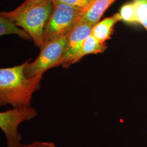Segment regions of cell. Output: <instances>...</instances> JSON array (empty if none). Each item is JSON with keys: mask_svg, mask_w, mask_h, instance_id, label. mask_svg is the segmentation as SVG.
<instances>
[{"mask_svg": "<svg viewBox=\"0 0 147 147\" xmlns=\"http://www.w3.org/2000/svg\"><path fill=\"white\" fill-rule=\"evenodd\" d=\"M18 147H56L53 142H36L28 144H20Z\"/></svg>", "mask_w": 147, "mask_h": 147, "instance_id": "obj_15", "label": "cell"}, {"mask_svg": "<svg viewBox=\"0 0 147 147\" xmlns=\"http://www.w3.org/2000/svg\"><path fill=\"white\" fill-rule=\"evenodd\" d=\"M53 8L52 0H45L14 16H2L15 22L30 34L36 45L41 47L43 35Z\"/></svg>", "mask_w": 147, "mask_h": 147, "instance_id": "obj_2", "label": "cell"}, {"mask_svg": "<svg viewBox=\"0 0 147 147\" xmlns=\"http://www.w3.org/2000/svg\"><path fill=\"white\" fill-rule=\"evenodd\" d=\"M70 5L83 11H87L95 0H52Z\"/></svg>", "mask_w": 147, "mask_h": 147, "instance_id": "obj_13", "label": "cell"}, {"mask_svg": "<svg viewBox=\"0 0 147 147\" xmlns=\"http://www.w3.org/2000/svg\"><path fill=\"white\" fill-rule=\"evenodd\" d=\"M136 5L137 16L140 22L147 31V0H132Z\"/></svg>", "mask_w": 147, "mask_h": 147, "instance_id": "obj_12", "label": "cell"}, {"mask_svg": "<svg viewBox=\"0 0 147 147\" xmlns=\"http://www.w3.org/2000/svg\"><path fill=\"white\" fill-rule=\"evenodd\" d=\"M38 115L37 111L31 106L13 108L0 113V127L5 134L7 147H18L21 143L22 136L18 131L22 122L30 121Z\"/></svg>", "mask_w": 147, "mask_h": 147, "instance_id": "obj_5", "label": "cell"}, {"mask_svg": "<svg viewBox=\"0 0 147 147\" xmlns=\"http://www.w3.org/2000/svg\"><path fill=\"white\" fill-rule=\"evenodd\" d=\"M93 27L88 24L78 22L74 27L69 33L65 51L57 67L62 65L63 68H67L71 65L75 55L78 51L84 41L92 34Z\"/></svg>", "mask_w": 147, "mask_h": 147, "instance_id": "obj_6", "label": "cell"}, {"mask_svg": "<svg viewBox=\"0 0 147 147\" xmlns=\"http://www.w3.org/2000/svg\"><path fill=\"white\" fill-rule=\"evenodd\" d=\"M13 21H11L3 17L0 16V36L11 34L18 35L24 39H30V34L24 29L18 28Z\"/></svg>", "mask_w": 147, "mask_h": 147, "instance_id": "obj_10", "label": "cell"}, {"mask_svg": "<svg viewBox=\"0 0 147 147\" xmlns=\"http://www.w3.org/2000/svg\"><path fill=\"white\" fill-rule=\"evenodd\" d=\"M107 47L106 43L101 42L90 34L86 38L78 51L75 55L71 64L78 62L86 55L104 53Z\"/></svg>", "mask_w": 147, "mask_h": 147, "instance_id": "obj_9", "label": "cell"}, {"mask_svg": "<svg viewBox=\"0 0 147 147\" xmlns=\"http://www.w3.org/2000/svg\"><path fill=\"white\" fill-rule=\"evenodd\" d=\"M68 34L44 42L40 47L38 56L32 63L27 62L25 74L28 78H32L44 72L50 68L57 67L63 56L68 41Z\"/></svg>", "mask_w": 147, "mask_h": 147, "instance_id": "obj_4", "label": "cell"}, {"mask_svg": "<svg viewBox=\"0 0 147 147\" xmlns=\"http://www.w3.org/2000/svg\"><path fill=\"white\" fill-rule=\"evenodd\" d=\"M26 62L20 65L0 69V104L13 108L31 106L33 94L40 87L42 74L32 78L25 75Z\"/></svg>", "mask_w": 147, "mask_h": 147, "instance_id": "obj_1", "label": "cell"}, {"mask_svg": "<svg viewBox=\"0 0 147 147\" xmlns=\"http://www.w3.org/2000/svg\"><path fill=\"white\" fill-rule=\"evenodd\" d=\"M53 2V11L44 33L43 44L68 34L78 24L83 13L70 5Z\"/></svg>", "mask_w": 147, "mask_h": 147, "instance_id": "obj_3", "label": "cell"}, {"mask_svg": "<svg viewBox=\"0 0 147 147\" xmlns=\"http://www.w3.org/2000/svg\"><path fill=\"white\" fill-rule=\"evenodd\" d=\"M119 21H121V18L119 13L106 18L93 27L91 34L101 42L106 43L111 39L114 31V27Z\"/></svg>", "mask_w": 147, "mask_h": 147, "instance_id": "obj_7", "label": "cell"}, {"mask_svg": "<svg viewBox=\"0 0 147 147\" xmlns=\"http://www.w3.org/2000/svg\"><path fill=\"white\" fill-rule=\"evenodd\" d=\"M116 0H95L89 8L84 12L79 22L94 26L99 22L101 16Z\"/></svg>", "mask_w": 147, "mask_h": 147, "instance_id": "obj_8", "label": "cell"}, {"mask_svg": "<svg viewBox=\"0 0 147 147\" xmlns=\"http://www.w3.org/2000/svg\"><path fill=\"white\" fill-rule=\"evenodd\" d=\"M45 0H25L21 5L19 6L16 9L13 11L7 12V11H2L1 13V16H14L17 14L21 11L25 10L27 8L31 7L32 5H35L37 3H39L41 2H42Z\"/></svg>", "mask_w": 147, "mask_h": 147, "instance_id": "obj_14", "label": "cell"}, {"mask_svg": "<svg viewBox=\"0 0 147 147\" xmlns=\"http://www.w3.org/2000/svg\"><path fill=\"white\" fill-rule=\"evenodd\" d=\"M119 14L121 16V21L131 25L140 24L137 16L136 5L132 1L122 5Z\"/></svg>", "mask_w": 147, "mask_h": 147, "instance_id": "obj_11", "label": "cell"}]
</instances>
